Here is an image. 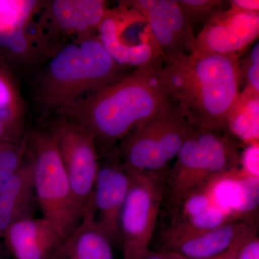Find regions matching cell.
<instances>
[{
	"mask_svg": "<svg viewBox=\"0 0 259 259\" xmlns=\"http://www.w3.org/2000/svg\"><path fill=\"white\" fill-rule=\"evenodd\" d=\"M195 128L172 103L120 140V161L130 171H166Z\"/></svg>",
	"mask_w": 259,
	"mask_h": 259,
	"instance_id": "8992f818",
	"label": "cell"
},
{
	"mask_svg": "<svg viewBox=\"0 0 259 259\" xmlns=\"http://www.w3.org/2000/svg\"><path fill=\"white\" fill-rule=\"evenodd\" d=\"M146 18L164 59L193 51L195 35L177 0H127Z\"/></svg>",
	"mask_w": 259,
	"mask_h": 259,
	"instance_id": "4fadbf2b",
	"label": "cell"
},
{
	"mask_svg": "<svg viewBox=\"0 0 259 259\" xmlns=\"http://www.w3.org/2000/svg\"><path fill=\"white\" fill-rule=\"evenodd\" d=\"M125 70L97 35L70 41L51 55L39 79L37 102L47 110L64 113L84 95L123 77Z\"/></svg>",
	"mask_w": 259,
	"mask_h": 259,
	"instance_id": "3957f363",
	"label": "cell"
},
{
	"mask_svg": "<svg viewBox=\"0 0 259 259\" xmlns=\"http://www.w3.org/2000/svg\"><path fill=\"white\" fill-rule=\"evenodd\" d=\"M230 8L243 13H259L258 0H231Z\"/></svg>",
	"mask_w": 259,
	"mask_h": 259,
	"instance_id": "484cf974",
	"label": "cell"
},
{
	"mask_svg": "<svg viewBox=\"0 0 259 259\" xmlns=\"http://www.w3.org/2000/svg\"><path fill=\"white\" fill-rule=\"evenodd\" d=\"M35 205L32 163L28 154L18 171L0 186V238L13 223L33 217Z\"/></svg>",
	"mask_w": 259,
	"mask_h": 259,
	"instance_id": "2e32d148",
	"label": "cell"
},
{
	"mask_svg": "<svg viewBox=\"0 0 259 259\" xmlns=\"http://www.w3.org/2000/svg\"><path fill=\"white\" fill-rule=\"evenodd\" d=\"M29 136L24 135L13 147L0 155V186L15 175L23 166L28 152Z\"/></svg>",
	"mask_w": 259,
	"mask_h": 259,
	"instance_id": "7402d4cb",
	"label": "cell"
},
{
	"mask_svg": "<svg viewBox=\"0 0 259 259\" xmlns=\"http://www.w3.org/2000/svg\"><path fill=\"white\" fill-rule=\"evenodd\" d=\"M236 259H259V238L257 230L243 240L237 252Z\"/></svg>",
	"mask_w": 259,
	"mask_h": 259,
	"instance_id": "d4e9b609",
	"label": "cell"
},
{
	"mask_svg": "<svg viewBox=\"0 0 259 259\" xmlns=\"http://www.w3.org/2000/svg\"><path fill=\"white\" fill-rule=\"evenodd\" d=\"M168 170H127L131 175V185L119 220V241L122 245L123 259H140L149 250L163 204Z\"/></svg>",
	"mask_w": 259,
	"mask_h": 259,
	"instance_id": "52a82bcc",
	"label": "cell"
},
{
	"mask_svg": "<svg viewBox=\"0 0 259 259\" xmlns=\"http://www.w3.org/2000/svg\"><path fill=\"white\" fill-rule=\"evenodd\" d=\"M240 72L244 90L259 94V44L251 48L243 57L240 58Z\"/></svg>",
	"mask_w": 259,
	"mask_h": 259,
	"instance_id": "603a6c76",
	"label": "cell"
},
{
	"mask_svg": "<svg viewBox=\"0 0 259 259\" xmlns=\"http://www.w3.org/2000/svg\"><path fill=\"white\" fill-rule=\"evenodd\" d=\"M248 236H245L244 238H243V239L241 240V241L238 242V243H236V244L233 245L231 248H230L229 250H227V251L225 252V253H223L222 254L218 255V256L214 257V258L211 259H236L237 252H238V248H239L240 245H241V243L242 242H243V240H244L245 238H246V237Z\"/></svg>",
	"mask_w": 259,
	"mask_h": 259,
	"instance_id": "83f0119b",
	"label": "cell"
},
{
	"mask_svg": "<svg viewBox=\"0 0 259 259\" xmlns=\"http://www.w3.org/2000/svg\"><path fill=\"white\" fill-rule=\"evenodd\" d=\"M240 58L181 54L166 58L162 81L172 102L197 128L224 132L227 116L241 93Z\"/></svg>",
	"mask_w": 259,
	"mask_h": 259,
	"instance_id": "7a4b0ae2",
	"label": "cell"
},
{
	"mask_svg": "<svg viewBox=\"0 0 259 259\" xmlns=\"http://www.w3.org/2000/svg\"><path fill=\"white\" fill-rule=\"evenodd\" d=\"M222 133L195 128L182 145L165 180L163 202L168 211L212 177L240 168L238 144Z\"/></svg>",
	"mask_w": 259,
	"mask_h": 259,
	"instance_id": "277c9868",
	"label": "cell"
},
{
	"mask_svg": "<svg viewBox=\"0 0 259 259\" xmlns=\"http://www.w3.org/2000/svg\"><path fill=\"white\" fill-rule=\"evenodd\" d=\"M257 229L256 224L233 221L209 231L161 241V249L175 252L187 259H211L225 253Z\"/></svg>",
	"mask_w": 259,
	"mask_h": 259,
	"instance_id": "5bb4252c",
	"label": "cell"
},
{
	"mask_svg": "<svg viewBox=\"0 0 259 259\" xmlns=\"http://www.w3.org/2000/svg\"><path fill=\"white\" fill-rule=\"evenodd\" d=\"M76 205L84 214L91 202L99 167L96 142L82 126L63 119L53 130Z\"/></svg>",
	"mask_w": 259,
	"mask_h": 259,
	"instance_id": "30bf717a",
	"label": "cell"
},
{
	"mask_svg": "<svg viewBox=\"0 0 259 259\" xmlns=\"http://www.w3.org/2000/svg\"><path fill=\"white\" fill-rule=\"evenodd\" d=\"M226 132L244 146L258 144L259 94L241 90L227 116Z\"/></svg>",
	"mask_w": 259,
	"mask_h": 259,
	"instance_id": "ac0fdd59",
	"label": "cell"
},
{
	"mask_svg": "<svg viewBox=\"0 0 259 259\" xmlns=\"http://www.w3.org/2000/svg\"><path fill=\"white\" fill-rule=\"evenodd\" d=\"M140 259H187L175 252L166 250H148Z\"/></svg>",
	"mask_w": 259,
	"mask_h": 259,
	"instance_id": "4316f807",
	"label": "cell"
},
{
	"mask_svg": "<svg viewBox=\"0 0 259 259\" xmlns=\"http://www.w3.org/2000/svg\"><path fill=\"white\" fill-rule=\"evenodd\" d=\"M0 259H2V250H1V248H0Z\"/></svg>",
	"mask_w": 259,
	"mask_h": 259,
	"instance_id": "4dcf8cb0",
	"label": "cell"
},
{
	"mask_svg": "<svg viewBox=\"0 0 259 259\" xmlns=\"http://www.w3.org/2000/svg\"><path fill=\"white\" fill-rule=\"evenodd\" d=\"M97 35L112 59L126 69L163 64L164 56L146 18L123 1L107 10Z\"/></svg>",
	"mask_w": 259,
	"mask_h": 259,
	"instance_id": "ba28073f",
	"label": "cell"
},
{
	"mask_svg": "<svg viewBox=\"0 0 259 259\" xmlns=\"http://www.w3.org/2000/svg\"><path fill=\"white\" fill-rule=\"evenodd\" d=\"M162 66L134 69L70 107L63 113L65 118L88 130L99 153L106 152L173 103L162 81Z\"/></svg>",
	"mask_w": 259,
	"mask_h": 259,
	"instance_id": "6da1fadb",
	"label": "cell"
},
{
	"mask_svg": "<svg viewBox=\"0 0 259 259\" xmlns=\"http://www.w3.org/2000/svg\"><path fill=\"white\" fill-rule=\"evenodd\" d=\"M28 154L42 218L66 238L81 222L83 214L75 202L53 131H37L29 136Z\"/></svg>",
	"mask_w": 259,
	"mask_h": 259,
	"instance_id": "5b68a950",
	"label": "cell"
},
{
	"mask_svg": "<svg viewBox=\"0 0 259 259\" xmlns=\"http://www.w3.org/2000/svg\"><path fill=\"white\" fill-rule=\"evenodd\" d=\"M19 141V140H18ZM8 142V141H0V155L4 153L7 150L10 149V148L14 146L15 143L17 142Z\"/></svg>",
	"mask_w": 259,
	"mask_h": 259,
	"instance_id": "f546056e",
	"label": "cell"
},
{
	"mask_svg": "<svg viewBox=\"0 0 259 259\" xmlns=\"http://www.w3.org/2000/svg\"><path fill=\"white\" fill-rule=\"evenodd\" d=\"M108 9L103 0L42 2L34 32L42 52L54 54V42L64 39L73 41L97 35Z\"/></svg>",
	"mask_w": 259,
	"mask_h": 259,
	"instance_id": "9c48e42d",
	"label": "cell"
},
{
	"mask_svg": "<svg viewBox=\"0 0 259 259\" xmlns=\"http://www.w3.org/2000/svg\"><path fill=\"white\" fill-rule=\"evenodd\" d=\"M258 144L245 146L241 153L240 168L250 176L258 178Z\"/></svg>",
	"mask_w": 259,
	"mask_h": 259,
	"instance_id": "cb8c5ba5",
	"label": "cell"
},
{
	"mask_svg": "<svg viewBox=\"0 0 259 259\" xmlns=\"http://www.w3.org/2000/svg\"><path fill=\"white\" fill-rule=\"evenodd\" d=\"M23 112L16 85L8 67L0 61V123L15 141H18L25 135Z\"/></svg>",
	"mask_w": 259,
	"mask_h": 259,
	"instance_id": "d6986e66",
	"label": "cell"
},
{
	"mask_svg": "<svg viewBox=\"0 0 259 259\" xmlns=\"http://www.w3.org/2000/svg\"><path fill=\"white\" fill-rule=\"evenodd\" d=\"M258 34L259 13H243L229 8L213 17L196 35L192 54L241 58Z\"/></svg>",
	"mask_w": 259,
	"mask_h": 259,
	"instance_id": "7c38bea8",
	"label": "cell"
},
{
	"mask_svg": "<svg viewBox=\"0 0 259 259\" xmlns=\"http://www.w3.org/2000/svg\"><path fill=\"white\" fill-rule=\"evenodd\" d=\"M177 3L195 36L213 17L230 8L228 1L223 0H177Z\"/></svg>",
	"mask_w": 259,
	"mask_h": 259,
	"instance_id": "ffe728a7",
	"label": "cell"
},
{
	"mask_svg": "<svg viewBox=\"0 0 259 259\" xmlns=\"http://www.w3.org/2000/svg\"><path fill=\"white\" fill-rule=\"evenodd\" d=\"M112 242L87 209L81 222L63 240L50 259H115Z\"/></svg>",
	"mask_w": 259,
	"mask_h": 259,
	"instance_id": "e0dca14e",
	"label": "cell"
},
{
	"mask_svg": "<svg viewBox=\"0 0 259 259\" xmlns=\"http://www.w3.org/2000/svg\"><path fill=\"white\" fill-rule=\"evenodd\" d=\"M0 141H8V142H15V140L12 139L8 131L0 123Z\"/></svg>",
	"mask_w": 259,
	"mask_h": 259,
	"instance_id": "f1b7e54d",
	"label": "cell"
},
{
	"mask_svg": "<svg viewBox=\"0 0 259 259\" xmlns=\"http://www.w3.org/2000/svg\"><path fill=\"white\" fill-rule=\"evenodd\" d=\"M3 237L15 259H50L64 239L42 217L20 220L11 225Z\"/></svg>",
	"mask_w": 259,
	"mask_h": 259,
	"instance_id": "9a60e30c",
	"label": "cell"
},
{
	"mask_svg": "<svg viewBox=\"0 0 259 259\" xmlns=\"http://www.w3.org/2000/svg\"><path fill=\"white\" fill-rule=\"evenodd\" d=\"M42 3L0 1V31L31 21L38 13Z\"/></svg>",
	"mask_w": 259,
	"mask_h": 259,
	"instance_id": "44dd1931",
	"label": "cell"
},
{
	"mask_svg": "<svg viewBox=\"0 0 259 259\" xmlns=\"http://www.w3.org/2000/svg\"><path fill=\"white\" fill-rule=\"evenodd\" d=\"M102 155L88 209L113 243L119 241V220L131 187V175L120 161L117 147Z\"/></svg>",
	"mask_w": 259,
	"mask_h": 259,
	"instance_id": "8fae6325",
	"label": "cell"
}]
</instances>
